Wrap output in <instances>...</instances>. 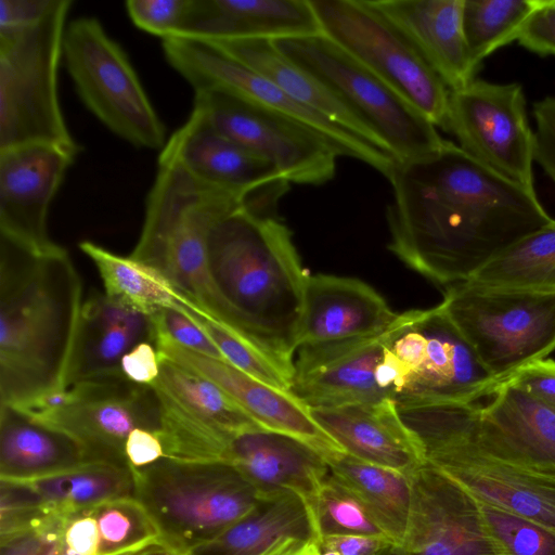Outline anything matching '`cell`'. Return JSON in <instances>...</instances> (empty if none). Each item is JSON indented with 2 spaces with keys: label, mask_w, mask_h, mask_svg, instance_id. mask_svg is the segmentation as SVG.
Wrapping results in <instances>:
<instances>
[{
  "label": "cell",
  "mask_w": 555,
  "mask_h": 555,
  "mask_svg": "<svg viewBox=\"0 0 555 555\" xmlns=\"http://www.w3.org/2000/svg\"><path fill=\"white\" fill-rule=\"evenodd\" d=\"M388 249L431 282H465L522 236L553 219L529 191L459 145L396 160L386 177Z\"/></svg>",
  "instance_id": "6da1fadb"
},
{
  "label": "cell",
  "mask_w": 555,
  "mask_h": 555,
  "mask_svg": "<svg viewBox=\"0 0 555 555\" xmlns=\"http://www.w3.org/2000/svg\"><path fill=\"white\" fill-rule=\"evenodd\" d=\"M82 284L60 245L36 249L0 233V404L64 389Z\"/></svg>",
  "instance_id": "7a4b0ae2"
},
{
  "label": "cell",
  "mask_w": 555,
  "mask_h": 555,
  "mask_svg": "<svg viewBox=\"0 0 555 555\" xmlns=\"http://www.w3.org/2000/svg\"><path fill=\"white\" fill-rule=\"evenodd\" d=\"M207 263L224 305L223 326L292 384L308 275L289 229L278 215L238 208L209 232Z\"/></svg>",
  "instance_id": "3957f363"
},
{
  "label": "cell",
  "mask_w": 555,
  "mask_h": 555,
  "mask_svg": "<svg viewBox=\"0 0 555 555\" xmlns=\"http://www.w3.org/2000/svg\"><path fill=\"white\" fill-rule=\"evenodd\" d=\"M244 205L242 196L197 178L162 150L129 256L157 269L179 293L217 317L222 300L208 269L207 238L218 221Z\"/></svg>",
  "instance_id": "277c9868"
},
{
  "label": "cell",
  "mask_w": 555,
  "mask_h": 555,
  "mask_svg": "<svg viewBox=\"0 0 555 555\" xmlns=\"http://www.w3.org/2000/svg\"><path fill=\"white\" fill-rule=\"evenodd\" d=\"M426 463L478 502L555 530V467L505 461L479 449L464 433L455 402L398 406Z\"/></svg>",
  "instance_id": "5b68a950"
},
{
  "label": "cell",
  "mask_w": 555,
  "mask_h": 555,
  "mask_svg": "<svg viewBox=\"0 0 555 555\" xmlns=\"http://www.w3.org/2000/svg\"><path fill=\"white\" fill-rule=\"evenodd\" d=\"M379 373L396 406L476 403L501 383L440 305L398 313L385 333Z\"/></svg>",
  "instance_id": "8992f818"
},
{
  "label": "cell",
  "mask_w": 555,
  "mask_h": 555,
  "mask_svg": "<svg viewBox=\"0 0 555 555\" xmlns=\"http://www.w3.org/2000/svg\"><path fill=\"white\" fill-rule=\"evenodd\" d=\"M70 0H56L34 26L0 36V151L54 144L80 152L59 99L57 73Z\"/></svg>",
  "instance_id": "52a82bcc"
},
{
  "label": "cell",
  "mask_w": 555,
  "mask_h": 555,
  "mask_svg": "<svg viewBox=\"0 0 555 555\" xmlns=\"http://www.w3.org/2000/svg\"><path fill=\"white\" fill-rule=\"evenodd\" d=\"M134 496L170 547L188 553L253 513L262 499L231 465L162 459L132 468Z\"/></svg>",
  "instance_id": "ba28073f"
},
{
  "label": "cell",
  "mask_w": 555,
  "mask_h": 555,
  "mask_svg": "<svg viewBox=\"0 0 555 555\" xmlns=\"http://www.w3.org/2000/svg\"><path fill=\"white\" fill-rule=\"evenodd\" d=\"M498 380L555 350V292L461 282L439 304Z\"/></svg>",
  "instance_id": "9c48e42d"
},
{
  "label": "cell",
  "mask_w": 555,
  "mask_h": 555,
  "mask_svg": "<svg viewBox=\"0 0 555 555\" xmlns=\"http://www.w3.org/2000/svg\"><path fill=\"white\" fill-rule=\"evenodd\" d=\"M272 42L359 116L396 160L422 155L443 142L421 112L324 34Z\"/></svg>",
  "instance_id": "30bf717a"
},
{
  "label": "cell",
  "mask_w": 555,
  "mask_h": 555,
  "mask_svg": "<svg viewBox=\"0 0 555 555\" xmlns=\"http://www.w3.org/2000/svg\"><path fill=\"white\" fill-rule=\"evenodd\" d=\"M63 61L81 102L109 131L139 149H164L162 119L126 52L98 18L66 26Z\"/></svg>",
  "instance_id": "8fae6325"
},
{
  "label": "cell",
  "mask_w": 555,
  "mask_h": 555,
  "mask_svg": "<svg viewBox=\"0 0 555 555\" xmlns=\"http://www.w3.org/2000/svg\"><path fill=\"white\" fill-rule=\"evenodd\" d=\"M321 33L444 129L450 90L370 0H309Z\"/></svg>",
  "instance_id": "7c38bea8"
},
{
  "label": "cell",
  "mask_w": 555,
  "mask_h": 555,
  "mask_svg": "<svg viewBox=\"0 0 555 555\" xmlns=\"http://www.w3.org/2000/svg\"><path fill=\"white\" fill-rule=\"evenodd\" d=\"M162 42L166 61L192 86L194 92L224 91L272 108L322 134L341 156L361 160L385 177L392 168L396 159L389 152L300 104L272 81L214 43L181 36Z\"/></svg>",
  "instance_id": "4fadbf2b"
},
{
  "label": "cell",
  "mask_w": 555,
  "mask_h": 555,
  "mask_svg": "<svg viewBox=\"0 0 555 555\" xmlns=\"http://www.w3.org/2000/svg\"><path fill=\"white\" fill-rule=\"evenodd\" d=\"M193 104L212 128L267 159L291 183L320 185L334 178L339 151L299 120L224 91H195Z\"/></svg>",
  "instance_id": "5bb4252c"
},
{
  "label": "cell",
  "mask_w": 555,
  "mask_h": 555,
  "mask_svg": "<svg viewBox=\"0 0 555 555\" xmlns=\"http://www.w3.org/2000/svg\"><path fill=\"white\" fill-rule=\"evenodd\" d=\"M446 131L474 159L534 191L532 177L534 132L519 83H493L475 79L450 91Z\"/></svg>",
  "instance_id": "9a60e30c"
},
{
  "label": "cell",
  "mask_w": 555,
  "mask_h": 555,
  "mask_svg": "<svg viewBox=\"0 0 555 555\" xmlns=\"http://www.w3.org/2000/svg\"><path fill=\"white\" fill-rule=\"evenodd\" d=\"M34 418L73 437L89 461L129 466L125 448L130 433H158L160 404L152 385L135 384L120 373L67 387L63 405Z\"/></svg>",
  "instance_id": "2e32d148"
},
{
  "label": "cell",
  "mask_w": 555,
  "mask_h": 555,
  "mask_svg": "<svg viewBox=\"0 0 555 555\" xmlns=\"http://www.w3.org/2000/svg\"><path fill=\"white\" fill-rule=\"evenodd\" d=\"M411 505L398 555H499L478 501L429 464L409 475Z\"/></svg>",
  "instance_id": "e0dca14e"
},
{
  "label": "cell",
  "mask_w": 555,
  "mask_h": 555,
  "mask_svg": "<svg viewBox=\"0 0 555 555\" xmlns=\"http://www.w3.org/2000/svg\"><path fill=\"white\" fill-rule=\"evenodd\" d=\"M163 150L197 178L242 196L244 208L255 214L278 215L289 189L291 182L271 163L217 131L194 109Z\"/></svg>",
  "instance_id": "ac0fdd59"
},
{
  "label": "cell",
  "mask_w": 555,
  "mask_h": 555,
  "mask_svg": "<svg viewBox=\"0 0 555 555\" xmlns=\"http://www.w3.org/2000/svg\"><path fill=\"white\" fill-rule=\"evenodd\" d=\"M78 152L54 144L0 151V233L36 249L55 245L50 205Z\"/></svg>",
  "instance_id": "d6986e66"
},
{
  "label": "cell",
  "mask_w": 555,
  "mask_h": 555,
  "mask_svg": "<svg viewBox=\"0 0 555 555\" xmlns=\"http://www.w3.org/2000/svg\"><path fill=\"white\" fill-rule=\"evenodd\" d=\"M455 405L464 433L486 453L555 467V413L526 391L501 382L488 404Z\"/></svg>",
  "instance_id": "ffe728a7"
},
{
  "label": "cell",
  "mask_w": 555,
  "mask_h": 555,
  "mask_svg": "<svg viewBox=\"0 0 555 555\" xmlns=\"http://www.w3.org/2000/svg\"><path fill=\"white\" fill-rule=\"evenodd\" d=\"M385 333L299 347L288 392L307 409L387 399L376 382Z\"/></svg>",
  "instance_id": "44dd1931"
},
{
  "label": "cell",
  "mask_w": 555,
  "mask_h": 555,
  "mask_svg": "<svg viewBox=\"0 0 555 555\" xmlns=\"http://www.w3.org/2000/svg\"><path fill=\"white\" fill-rule=\"evenodd\" d=\"M158 354L219 386L261 427L297 437L325 455L343 451L311 418L308 409L289 392L264 384L224 360L189 350L155 337Z\"/></svg>",
  "instance_id": "7402d4cb"
},
{
  "label": "cell",
  "mask_w": 555,
  "mask_h": 555,
  "mask_svg": "<svg viewBox=\"0 0 555 555\" xmlns=\"http://www.w3.org/2000/svg\"><path fill=\"white\" fill-rule=\"evenodd\" d=\"M225 464L235 468L262 500L294 493L307 505L330 472L323 454L311 444L266 428L234 437Z\"/></svg>",
  "instance_id": "603a6c76"
},
{
  "label": "cell",
  "mask_w": 555,
  "mask_h": 555,
  "mask_svg": "<svg viewBox=\"0 0 555 555\" xmlns=\"http://www.w3.org/2000/svg\"><path fill=\"white\" fill-rule=\"evenodd\" d=\"M313 422L347 454L411 475L426 464L420 442L389 399L331 408H308Z\"/></svg>",
  "instance_id": "cb8c5ba5"
},
{
  "label": "cell",
  "mask_w": 555,
  "mask_h": 555,
  "mask_svg": "<svg viewBox=\"0 0 555 555\" xmlns=\"http://www.w3.org/2000/svg\"><path fill=\"white\" fill-rule=\"evenodd\" d=\"M397 315L373 287L358 279L308 275L298 348L377 335Z\"/></svg>",
  "instance_id": "d4e9b609"
},
{
  "label": "cell",
  "mask_w": 555,
  "mask_h": 555,
  "mask_svg": "<svg viewBox=\"0 0 555 555\" xmlns=\"http://www.w3.org/2000/svg\"><path fill=\"white\" fill-rule=\"evenodd\" d=\"M413 44L450 91L473 80L480 67L463 30L464 0H370Z\"/></svg>",
  "instance_id": "484cf974"
},
{
  "label": "cell",
  "mask_w": 555,
  "mask_h": 555,
  "mask_svg": "<svg viewBox=\"0 0 555 555\" xmlns=\"http://www.w3.org/2000/svg\"><path fill=\"white\" fill-rule=\"evenodd\" d=\"M320 33L309 0H190L178 36L206 41L275 40Z\"/></svg>",
  "instance_id": "4316f807"
},
{
  "label": "cell",
  "mask_w": 555,
  "mask_h": 555,
  "mask_svg": "<svg viewBox=\"0 0 555 555\" xmlns=\"http://www.w3.org/2000/svg\"><path fill=\"white\" fill-rule=\"evenodd\" d=\"M144 341H155L150 315L126 308L105 294L93 293L82 304L66 373V388L120 374L122 357Z\"/></svg>",
  "instance_id": "83f0119b"
},
{
  "label": "cell",
  "mask_w": 555,
  "mask_h": 555,
  "mask_svg": "<svg viewBox=\"0 0 555 555\" xmlns=\"http://www.w3.org/2000/svg\"><path fill=\"white\" fill-rule=\"evenodd\" d=\"M209 42L272 81L300 104L386 150L359 116L314 76L285 57L274 47L272 40L242 39Z\"/></svg>",
  "instance_id": "f1b7e54d"
},
{
  "label": "cell",
  "mask_w": 555,
  "mask_h": 555,
  "mask_svg": "<svg viewBox=\"0 0 555 555\" xmlns=\"http://www.w3.org/2000/svg\"><path fill=\"white\" fill-rule=\"evenodd\" d=\"M89 461L66 433L0 404V479L28 478Z\"/></svg>",
  "instance_id": "f546056e"
},
{
  "label": "cell",
  "mask_w": 555,
  "mask_h": 555,
  "mask_svg": "<svg viewBox=\"0 0 555 555\" xmlns=\"http://www.w3.org/2000/svg\"><path fill=\"white\" fill-rule=\"evenodd\" d=\"M152 384L162 406L183 420L229 439L263 428L211 380L160 357Z\"/></svg>",
  "instance_id": "4dcf8cb0"
},
{
  "label": "cell",
  "mask_w": 555,
  "mask_h": 555,
  "mask_svg": "<svg viewBox=\"0 0 555 555\" xmlns=\"http://www.w3.org/2000/svg\"><path fill=\"white\" fill-rule=\"evenodd\" d=\"M288 537L317 540L310 509L294 493L263 499L253 513L188 555H259Z\"/></svg>",
  "instance_id": "1f68e13d"
},
{
  "label": "cell",
  "mask_w": 555,
  "mask_h": 555,
  "mask_svg": "<svg viewBox=\"0 0 555 555\" xmlns=\"http://www.w3.org/2000/svg\"><path fill=\"white\" fill-rule=\"evenodd\" d=\"M0 480L28 489L63 515H73L111 499L134 495L132 468L103 461H87L28 478Z\"/></svg>",
  "instance_id": "d6a6232c"
},
{
  "label": "cell",
  "mask_w": 555,
  "mask_h": 555,
  "mask_svg": "<svg viewBox=\"0 0 555 555\" xmlns=\"http://www.w3.org/2000/svg\"><path fill=\"white\" fill-rule=\"evenodd\" d=\"M330 473L364 505L377 526L398 547L411 505L408 475L371 464L344 451L325 455Z\"/></svg>",
  "instance_id": "836d02e7"
},
{
  "label": "cell",
  "mask_w": 555,
  "mask_h": 555,
  "mask_svg": "<svg viewBox=\"0 0 555 555\" xmlns=\"http://www.w3.org/2000/svg\"><path fill=\"white\" fill-rule=\"evenodd\" d=\"M99 271L105 295L119 305L153 315L188 299L157 269L117 255L91 241L79 244Z\"/></svg>",
  "instance_id": "e575fe53"
},
{
  "label": "cell",
  "mask_w": 555,
  "mask_h": 555,
  "mask_svg": "<svg viewBox=\"0 0 555 555\" xmlns=\"http://www.w3.org/2000/svg\"><path fill=\"white\" fill-rule=\"evenodd\" d=\"M465 282L496 288L555 292V220L506 247Z\"/></svg>",
  "instance_id": "d590c367"
},
{
  "label": "cell",
  "mask_w": 555,
  "mask_h": 555,
  "mask_svg": "<svg viewBox=\"0 0 555 555\" xmlns=\"http://www.w3.org/2000/svg\"><path fill=\"white\" fill-rule=\"evenodd\" d=\"M99 528L98 555H138L156 546L170 547L144 504L134 495L90 507Z\"/></svg>",
  "instance_id": "8d00e7d4"
},
{
  "label": "cell",
  "mask_w": 555,
  "mask_h": 555,
  "mask_svg": "<svg viewBox=\"0 0 555 555\" xmlns=\"http://www.w3.org/2000/svg\"><path fill=\"white\" fill-rule=\"evenodd\" d=\"M541 0H464L463 30L473 60H482L501 47L517 40L540 8Z\"/></svg>",
  "instance_id": "74e56055"
},
{
  "label": "cell",
  "mask_w": 555,
  "mask_h": 555,
  "mask_svg": "<svg viewBox=\"0 0 555 555\" xmlns=\"http://www.w3.org/2000/svg\"><path fill=\"white\" fill-rule=\"evenodd\" d=\"M308 507L317 539L350 534L388 538L359 499L330 472Z\"/></svg>",
  "instance_id": "f35d334b"
},
{
  "label": "cell",
  "mask_w": 555,
  "mask_h": 555,
  "mask_svg": "<svg viewBox=\"0 0 555 555\" xmlns=\"http://www.w3.org/2000/svg\"><path fill=\"white\" fill-rule=\"evenodd\" d=\"M177 309L184 311L209 336L228 363L279 390L289 391L291 380L253 345L214 320L189 299Z\"/></svg>",
  "instance_id": "ab89813d"
},
{
  "label": "cell",
  "mask_w": 555,
  "mask_h": 555,
  "mask_svg": "<svg viewBox=\"0 0 555 555\" xmlns=\"http://www.w3.org/2000/svg\"><path fill=\"white\" fill-rule=\"evenodd\" d=\"M479 503L486 531L499 555H555V530Z\"/></svg>",
  "instance_id": "60d3db41"
},
{
  "label": "cell",
  "mask_w": 555,
  "mask_h": 555,
  "mask_svg": "<svg viewBox=\"0 0 555 555\" xmlns=\"http://www.w3.org/2000/svg\"><path fill=\"white\" fill-rule=\"evenodd\" d=\"M125 5L139 29L164 40L180 34L190 0H128Z\"/></svg>",
  "instance_id": "b9f144b4"
},
{
  "label": "cell",
  "mask_w": 555,
  "mask_h": 555,
  "mask_svg": "<svg viewBox=\"0 0 555 555\" xmlns=\"http://www.w3.org/2000/svg\"><path fill=\"white\" fill-rule=\"evenodd\" d=\"M151 319L155 337L163 336L194 352L224 360L209 336L181 309L166 308Z\"/></svg>",
  "instance_id": "7bdbcfd3"
},
{
  "label": "cell",
  "mask_w": 555,
  "mask_h": 555,
  "mask_svg": "<svg viewBox=\"0 0 555 555\" xmlns=\"http://www.w3.org/2000/svg\"><path fill=\"white\" fill-rule=\"evenodd\" d=\"M529 393L555 413V361L540 359L529 362L504 380Z\"/></svg>",
  "instance_id": "ee69618b"
},
{
  "label": "cell",
  "mask_w": 555,
  "mask_h": 555,
  "mask_svg": "<svg viewBox=\"0 0 555 555\" xmlns=\"http://www.w3.org/2000/svg\"><path fill=\"white\" fill-rule=\"evenodd\" d=\"M537 124L533 160L555 182V98L546 96L533 106Z\"/></svg>",
  "instance_id": "f6af8a7d"
},
{
  "label": "cell",
  "mask_w": 555,
  "mask_h": 555,
  "mask_svg": "<svg viewBox=\"0 0 555 555\" xmlns=\"http://www.w3.org/2000/svg\"><path fill=\"white\" fill-rule=\"evenodd\" d=\"M517 41L540 55H555L554 0H541L540 8L527 21Z\"/></svg>",
  "instance_id": "bcb514c9"
},
{
  "label": "cell",
  "mask_w": 555,
  "mask_h": 555,
  "mask_svg": "<svg viewBox=\"0 0 555 555\" xmlns=\"http://www.w3.org/2000/svg\"><path fill=\"white\" fill-rule=\"evenodd\" d=\"M56 0H0V36L23 31L41 21Z\"/></svg>",
  "instance_id": "7dc6e473"
},
{
  "label": "cell",
  "mask_w": 555,
  "mask_h": 555,
  "mask_svg": "<svg viewBox=\"0 0 555 555\" xmlns=\"http://www.w3.org/2000/svg\"><path fill=\"white\" fill-rule=\"evenodd\" d=\"M62 540L67 548L77 555H98L99 528L90 508L67 518Z\"/></svg>",
  "instance_id": "c3c4849f"
},
{
  "label": "cell",
  "mask_w": 555,
  "mask_h": 555,
  "mask_svg": "<svg viewBox=\"0 0 555 555\" xmlns=\"http://www.w3.org/2000/svg\"><path fill=\"white\" fill-rule=\"evenodd\" d=\"M120 371L135 384L152 385L160 371V358L155 344L144 341L134 346L122 357Z\"/></svg>",
  "instance_id": "681fc988"
},
{
  "label": "cell",
  "mask_w": 555,
  "mask_h": 555,
  "mask_svg": "<svg viewBox=\"0 0 555 555\" xmlns=\"http://www.w3.org/2000/svg\"><path fill=\"white\" fill-rule=\"evenodd\" d=\"M320 551H335L339 555H385L396 547L386 537L326 535L315 540Z\"/></svg>",
  "instance_id": "f907efd6"
},
{
  "label": "cell",
  "mask_w": 555,
  "mask_h": 555,
  "mask_svg": "<svg viewBox=\"0 0 555 555\" xmlns=\"http://www.w3.org/2000/svg\"><path fill=\"white\" fill-rule=\"evenodd\" d=\"M125 452L131 468L146 467L165 459L158 433L144 428H135L130 433Z\"/></svg>",
  "instance_id": "816d5d0a"
},
{
  "label": "cell",
  "mask_w": 555,
  "mask_h": 555,
  "mask_svg": "<svg viewBox=\"0 0 555 555\" xmlns=\"http://www.w3.org/2000/svg\"><path fill=\"white\" fill-rule=\"evenodd\" d=\"M55 542L42 534L28 533L0 542V555H49Z\"/></svg>",
  "instance_id": "f5cc1de1"
},
{
  "label": "cell",
  "mask_w": 555,
  "mask_h": 555,
  "mask_svg": "<svg viewBox=\"0 0 555 555\" xmlns=\"http://www.w3.org/2000/svg\"><path fill=\"white\" fill-rule=\"evenodd\" d=\"M320 548L314 540L288 537L278 540L259 555H318Z\"/></svg>",
  "instance_id": "db71d44e"
},
{
  "label": "cell",
  "mask_w": 555,
  "mask_h": 555,
  "mask_svg": "<svg viewBox=\"0 0 555 555\" xmlns=\"http://www.w3.org/2000/svg\"><path fill=\"white\" fill-rule=\"evenodd\" d=\"M138 555H188V553L173 547L156 546L149 548Z\"/></svg>",
  "instance_id": "11a10c76"
},
{
  "label": "cell",
  "mask_w": 555,
  "mask_h": 555,
  "mask_svg": "<svg viewBox=\"0 0 555 555\" xmlns=\"http://www.w3.org/2000/svg\"><path fill=\"white\" fill-rule=\"evenodd\" d=\"M49 555H77V554L69 551L61 538L59 541H56L54 543Z\"/></svg>",
  "instance_id": "9f6ffc18"
},
{
  "label": "cell",
  "mask_w": 555,
  "mask_h": 555,
  "mask_svg": "<svg viewBox=\"0 0 555 555\" xmlns=\"http://www.w3.org/2000/svg\"><path fill=\"white\" fill-rule=\"evenodd\" d=\"M318 555H339V554L335 551H320V553Z\"/></svg>",
  "instance_id": "6f0895ef"
},
{
  "label": "cell",
  "mask_w": 555,
  "mask_h": 555,
  "mask_svg": "<svg viewBox=\"0 0 555 555\" xmlns=\"http://www.w3.org/2000/svg\"><path fill=\"white\" fill-rule=\"evenodd\" d=\"M385 555H398L397 552H396V547L392 548L391 551H389L387 554Z\"/></svg>",
  "instance_id": "680465c9"
},
{
  "label": "cell",
  "mask_w": 555,
  "mask_h": 555,
  "mask_svg": "<svg viewBox=\"0 0 555 555\" xmlns=\"http://www.w3.org/2000/svg\"><path fill=\"white\" fill-rule=\"evenodd\" d=\"M554 2H555V0H554Z\"/></svg>",
  "instance_id": "91938a15"
}]
</instances>
